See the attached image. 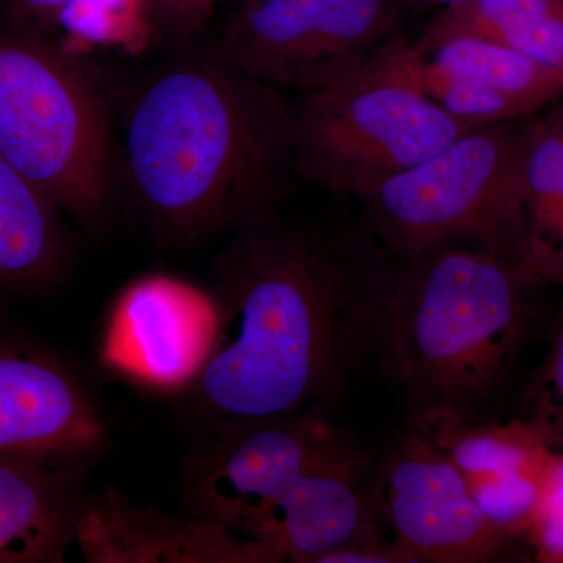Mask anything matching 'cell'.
Returning a JSON list of instances; mask_svg holds the SVG:
<instances>
[{
	"instance_id": "1",
	"label": "cell",
	"mask_w": 563,
	"mask_h": 563,
	"mask_svg": "<svg viewBox=\"0 0 563 563\" xmlns=\"http://www.w3.org/2000/svg\"><path fill=\"white\" fill-rule=\"evenodd\" d=\"M388 254L369 232L279 218L236 232L211 298L217 331L188 388L199 421L317 410L376 355Z\"/></svg>"
},
{
	"instance_id": "2",
	"label": "cell",
	"mask_w": 563,
	"mask_h": 563,
	"mask_svg": "<svg viewBox=\"0 0 563 563\" xmlns=\"http://www.w3.org/2000/svg\"><path fill=\"white\" fill-rule=\"evenodd\" d=\"M292 110L217 46L155 69L129 103L124 162L158 235L191 243L277 217L299 177Z\"/></svg>"
},
{
	"instance_id": "3",
	"label": "cell",
	"mask_w": 563,
	"mask_h": 563,
	"mask_svg": "<svg viewBox=\"0 0 563 563\" xmlns=\"http://www.w3.org/2000/svg\"><path fill=\"white\" fill-rule=\"evenodd\" d=\"M540 282L473 243L388 254L377 357L421 421L468 418L507 383Z\"/></svg>"
},
{
	"instance_id": "4",
	"label": "cell",
	"mask_w": 563,
	"mask_h": 563,
	"mask_svg": "<svg viewBox=\"0 0 563 563\" xmlns=\"http://www.w3.org/2000/svg\"><path fill=\"white\" fill-rule=\"evenodd\" d=\"M0 155L87 228L109 218L117 155L87 69L49 33L0 24Z\"/></svg>"
},
{
	"instance_id": "5",
	"label": "cell",
	"mask_w": 563,
	"mask_h": 563,
	"mask_svg": "<svg viewBox=\"0 0 563 563\" xmlns=\"http://www.w3.org/2000/svg\"><path fill=\"white\" fill-rule=\"evenodd\" d=\"M473 131L429 98L420 51L401 36L292 110L299 179L358 199Z\"/></svg>"
},
{
	"instance_id": "6",
	"label": "cell",
	"mask_w": 563,
	"mask_h": 563,
	"mask_svg": "<svg viewBox=\"0 0 563 563\" xmlns=\"http://www.w3.org/2000/svg\"><path fill=\"white\" fill-rule=\"evenodd\" d=\"M510 122L465 133L363 198L369 235L396 257L473 243L525 265L529 128Z\"/></svg>"
},
{
	"instance_id": "7",
	"label": "cell",
	"mask_w": 563,
	"mask_h": 563,
	"mask_svg": "<svg viewBox=\"0 0 563 563\" xmlns=\"http://www.w3.org/2000/svg\"><path fill=\"white\" fill-rule=\"evenodd\" d=\"M198 432L181 481L192 515L257 542L313 470L358 450L317 410L202 421Z\"/></svg>"
},
{
	"instance_id": "8",
	"label": "cell",
	"mask_w": 563,
	"mask_h": 563,
	"mask_svg": "<svg viewBox=\"0 0 563 563\" xmlns=\"http://www.w3.org/2000/svg\"><path fill=\"white\" fill-rule=\"evenodd\" d=\"M402 0H244L217 44L236 68L284 90L346 79L398 38Z\"/></svg>"
},
{
	"instance_id": "9",
	"label": "cell",
	"mask_w": 563,
	"mask_h": 563,
	"mask_svg": "<svg viewBox=\"0 0 563 563\" xmlns=\"http://www.w3.org/2000/svg\"><path fill=\"white\" fill-rule=\"evenodd\" d=\"M373 492L380 520L415 562H490L512 542L481 512L461 470L420 432L393 450Z\"/></svg>"
},
{
	"instance_id": "10",
	"label": "cell",
	"mask_w": 563,
	"mask_h": 563,
	"mask_svg": "<svg viewBox=\"0 0 563 563\" xmlns=\"http://www.w3.org/2000/svg\"><path fill=\"white\" fill-rule=\"evenodd\" d=\"M214 331L217 310L210 291L151 274L118 296L103 336V361L155 390H188L209 358Z\"/></svg>"
},
{
	"instance_id": "11",
	"label": "cell",
	"mask_w": 563,
	"mask_h": 563,
	"mask_svg": "<svg viewBox=\"0 0 563 563\" xmlns=\"http://www.w3.org/2000/svg\"><path fill=\"white\" fill-rule=\"evenodd\" d=\"M76 544L90 563H279L272 543L244 539L203 518L140 506L113 487L85 496Z\"/></svg>"
},
{
	"instance_id": "12",
	"label": "cell",
	"mask_w": 563,
	"mask_h": 563,
	"mask_svg": "<svg viewBox=\"0 0 563 563\" xmlns=\"http://www.w3.org/2000/svg\"><path fill=\"white\" fill-rule=\"evenodd\" d=\"M106 428L68 366L27 344L0 342V455H79L103 446Z\"/></svg>"
},
{
	"instance_id": "13",
	"label": "cell",
	"mask_w": 563,
	"mask_h": 563,
	"mask_svg": "<svg viewBox=\"0 0 563 563\" xmlns=\"http://www.w3.org/2000/svg\"><path fill=\"white\" fill-rule=\"evenodd\" d=\"M90 457L0 455V563H60L76 543Z\"/></svg>"
},
{
	"instance_id": "14",
	"label": "cell",
	"mask_w": 563,
	"mask_h": 563,
	"mask_svg": "<svg viewBox=\"0 0 563 563\" xmlns=\"http://www.w3.org/2000/svg\"><path fill=\"white\" fill-rule=\"evenodd\" d=\"M62 207L0 155V291H38L69 268Z\"/></svg>"
},
{
	"instance_id": "15",
	"label": "cell",
	"mask_w": 563,
	"mask_h": 563,
	"mask_svg": "<svg viewBox=\"0 0 563 563\" xmlns=\"http://www.w3.org/2000/svg\"><path fill=\"white\" fill-rule=\"evenodd\" d=\"M450 38L493 41L563 74V0H466L440 10L417 47Z\"/></svg>"
},
{
	"instance_id": "16",
	"label": "cell",
	"mask_w": 563,
	"mask_h": 563,
	"mask_svg": "<svg viewBox=\"0 0 563 563\" xmlns=\"http://www.w3.org/2000/svg\"><path fill=\"white\" fill-rule=\"evenodd\" d=\"M523 251L537 279L563 285V109L528 131Z\"/></svg>"
},
{
	"instance_id": "17",
	"label": "cell",
	"mask_w": 563,
	"mask_h": 563,
	"mask_svg": "<svg viewBox=\"0 0 563 563\" xmlns=\"http://www.w3.org/2000/svg\"><path fill=\"white\" fill-rule=\"evenodd\" d=\"M422 422L437 432L432 442L465 477L547 468L558 450L542 422L537 420L474 428L466 424L465 418Z\"/></svg>"
},
{
	"instance_id": "18",
	"label": "cell",
	"mask_w": 563,
	"mask_h": 563,
	"mask_svg": "<svg viewBox=\"0 0 563 563\" xmlns=\"http://www.w3.org/2000/svg\"><path fill=\"white\" fill-rule=\"evenodd\" d=\"M420 52L437 65L517 99L532 111L563 96V74L493 41L450 38Z\"/></svg>"
},
{
	"instance_id": "19",
	"label": "cell",
	"mask_w": 563,
	"mask_h": 563,
	"mask_svg": "<svg viewBox=\"0 0 563 563\" xmlns=\"http://www.w3.org/2000/svg\"><path fill=\"white\" fill-rule=\"evenodd\" d=\"M155 7L157 0H65L57 18L69 40L63 46L73 54L88 47L139 54L158 32Z\"/></svg>"
},
{
	"instance_id": "20",
	"label": "cell",
	"mask_w": 563,
	"mask_h": 563,
	"mask_svg": "<svg viewBox=\"0 0 563 563\" xmlns=\"http://www.w3.org/2000/svg\"><path fill=\"white\" fill-rule=\"evenodd\" d=\"M421 84L440 109L472 128H488L533 113L523 102L459 76L424 55H421Z\"/></svg>"
},
{
	"instance_id": "21",
	"label": "cell",
	"mask_w": 563,
	"mask_h": 563,
	"mask_svg": "<svg viewBox=\"0 0 563 563\" xmlns=\"http://www.w3.org/2000/svg\"><path fill=\"white\" fill-rule=\"evenodd\" d=\"M550 465L542 470L483 474L465 479L484 517L504 536L514 540L515 537H526L528 533Z\"/></svg>"
},
{
	"instance_id": "22",
	"label": "cell",
	"mask_w": 563,
	"mask_h": 563,
	"mask_svg": "<svg viewBox=\"0 0 563 563\" xmlns=\"http://www.w3.org/2000/svg\"><path fill=\"white\" fill-rule=\"evenodd\" d=\"M526 539L537 561L563 563V450H555Z\"/></svg>"
},
{
	"instance_id": "23",
	"label": "cell",
	"mask_w": 563,
	"mask_h": 563,
	"mask_svg": "<svg viewBox=\"0 0 563 563\" xmlns=\"http://www.w3.org/2000/svg\"><path fill=\"white\" fill-rule=\"evenodd\" d=\"M542 413L537 421L550 433L554 446L563 444V312L555 324L550 354L543 368Z\"/></svg>"
},
{
	"instance_id": "24",
	"label": "cell",
	"mask_w": 563,
	"mask_h": 563,
	"mask_svg": "<svg viewBox=\"0 0 563 563\" xmlns=\"http://www.w3.org/2000/svg\"><path fill=\"white\" fill-rule=\"evenodd\" d=\"M222 0H157L158 31L176 40H188L201 32Z\"/></svg>"
},
{
	"instance_id": "25",
	"label": "cell",
	"mask_w": 563,
	"mask_h": 563,
	"mask_svg": "<svg viewBox=\"0 0 563 563\" xmlns=\"http://www.w3.org/2000/svg\"><path fill=\"white\" fill-rule=\"evenodd\" d=\"M412 555L407 553L398 543L380 542L355 544L340 548L322 555L318 563H410Z\"/></svg>"
},
{
	"instance_id": "26",
	"label": "cell",
	"mask_w": 563,
	"mask_h": 563,
	"mask_svg": "<svg viewBox=\"0 0 563 563\" xmlns=\"http://www.w3.org/2000/svg\"><path fill=\"white\" fill-rule=\"evenodd\" d=\"M65 0H9V20L49 33Z\"/></svg>"
},
{
	"instance_id": "27",
	"label": "cell",
	"mask_w": 563,
	"mask_h": 563,
	"mask_svg": "<svg viewBox=\"0 0 563 563\" xmlns=\"http://www.w3.org/2000/svg\"><path fill=\"white\" fill-rule=\"evenodd\" d=\"M409 5L417 7V9L424 10H443L448 7L457 5V3L466 2V0H402Z\"/></svg>"
}]
</instances>
